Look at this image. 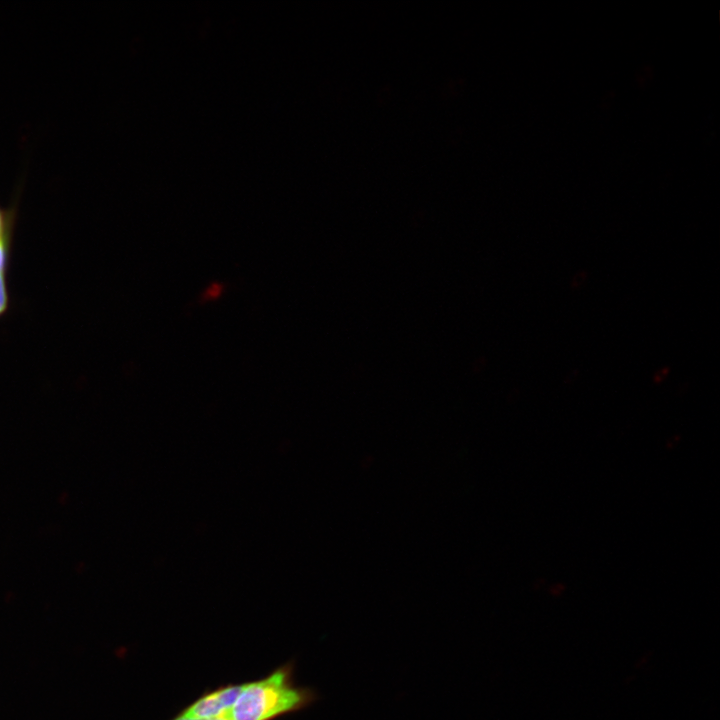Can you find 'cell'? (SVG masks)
Instances as JSON below:
<instances>
[{
	"label": "cell",
	"mask_w": 720,
	"mask_h": 720,
	"mask_svg": "<svg viewBox=\"0 0 720 720\" xmlns=\"http://www.w3.org/2000/svg\"><path fill=\"white\" fill-rule=\"evenodd\" d=\"M220 290V287L215 284L207 290L205 296H207L208 298L216 297L220 293Z\"/></svg>",
	"instance_id": "5"
},
{
	"label": "cell",
	"mask_w": 720,
	"mask_h": 720,
	"mask_svg": "<svg viewBox=\"0 0 720 720\" xmlns=\"http://www.w3.org/2000/svg\"><path fill=\"white\" fill-rule=\"evenodd\" d=\"M242 684H228L207 691L198 699L184 708L180 714L189 718L212 719L226 717L230 719V711L234 705ZM231 720V719H230Z\"/></svg>",
	"instance_id": "2"
},
{
	"label": "cell",
	"mask_w": 720,
	"mask_h": 720,
	"mask_svg": "<svg viewBox=\"0 0 720 720\" xmlns=\"http://www.w3.org/2000/svg\"><path fill=\"white\" fill-rule=\"evenodd\" d=\"M16 218V206L3 207L0 205V317L8 311L10 306L8 275L12 258Z\"/></svg>",
	"instance_id": "3"
},
{
	"label": "cell",
	"mask_w": 720,
	"mask_h": 720,
	"mask_svg": "<svg viewBox=\"0 0 720 720\" xmlns=\"http://www.w3.org/2000/svg\"><path fill=\"white\" fill-rule=\"evenodd\" d=\"M172 720H230V719H228L226 717H218V718H212V719L189 718V717H185L179 713Z\"/></svg>",
	"instance_id": "4"
},
{
	"label": "cell",
	"mask_w": 720,
	"mask_h": 720,
	"mask_svg": "<svg viewBox=\"0 0 720 720\" xmlns=\"http://www.w3.org/2000/svg\"><path fill=\"white\" fill-rule=\"evenodd\" d=\"M294 666L286 663L266 677L243 683L231 708V720H274L285 714L300 711L318 696L309 687L296 686Z\"/></svg>",
	"instance_id": "1"
}]
</instances>
